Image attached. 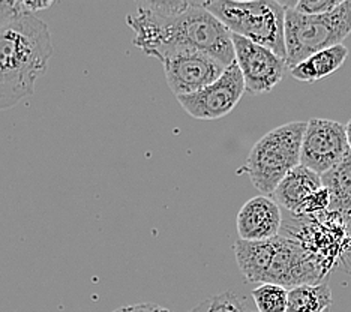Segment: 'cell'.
<instances>
[{"label": "cell", "instance_id": "obj_1", "mask_svg": "<svg viewBox=\"0 0 351 312\" xmlns=\"http://www.w3.org/2000/svg\"><path fill=\"white\" fill-rule=\"evenodd\" d=\"M132 44L161 62L174 50H198L224 67L236 62L231 32L202 2H140L126 15Z\"/></svg>", "mask_w": 351, "mask_h": 312}, {"label": "cell", "instance_id": "obj_2", "mask_svg": "<svg viewBox=\"0 0 351 312\" xmlns=\"http://www.w3.org/2000/svg\"><path fill=\"white\" fill-rule=\"evenodd\" d=\"M54 50L49 26L26 15L0 27V111L12 108L35 92Z\"/></svg>", "mask_w": 351, "mask_h": 312}, {"label": "cell", "instance_id": "obj_3", "mask_svg": "<svg viewBox=\"0 0 351 312\" xmlns=\"http://www.w3.org/2000/svg\"><path fill=\"white\" fill-rule=\"evenodd\" d=\"M207 11L213 14L233 35L263 45L287 59L285 50V12L284 2L275 0H212L202 2Z\"/></svg>", "mask_w": 351, "mask_h": 312}, {"label": "cell", "instance_id": "obj_4", "mask_svg": "<svg viewBox=\"0 0 351 312\" xmlns=\"http://www.w3.org/2000/svg\"><path fill=\"white\" fill-rule=\"evenodd\" d=\"M306 123L298 120L281 125L254 144L243 171L263 195L272 197L285 176L300 165Z\"/></svg>", "mask_w": 351, "mask_h": 312}, {"label": "cell", "instance_id": "obj_5", "mask_svg": "<svg viewBox=\"0 0 351 312\" xmlns=\"http://www.w3.org/2000/svg\"><path fill=\"white\" fill-rule=\"evenodd\" d=\"M351 34V0L324 15H302L291 8L285 12L287 69H291L311 56L341 45Z\"/></svg>", "mask_w": 351, "mask_h": 312}, {"label": "cell", "instance_id": "obj_6", "mask_svg": "<svg viewBox=\"0 0 351 312\" xmlns=\"http://www.w3.org/2000/svg\"><path fill=\"white\" fill-rule=\"evenodd\" d=\"M346 125L330 119H311L302 140L300 165L324 174L350 154Z\"/></svg>", "mask_w": 351, "mask_h": 312}, {"label": "cell", "instance_id": "obj_7", "mask_svg": "<svg viewBox=\"0 0 351 312\" xmlns=\"http://www.w3.org/2000/svg\"><path fill=\"white\" fill-rule=\"evenodd\" d=\"M161 63L176 98L200 92L217 82L227 69L219 60L198 50H174Z\"/></svg>", "mask_w": 351, "mask_h": 312}, {"label": "cell", "instance_id": "obj_8", "mask_svg": "<svg viewBox=\"0 0 351 312\" xmlns=\"http://www.w3.org/2000/svg\"><path fill=\"white\" fill-rule=\"evenodd\" d=\"M245 91L243 75L234 62L213 84L200 92L179 96L178 101L189 116L200 120H218L234 110Z\"/></svg>", "mask_w": 351, "mask_h": 312}, {"label": "cell", "instance_id": "obj_9", "mask_svg": "<svg viewBox=\"0 0 351 312\" xmlns=\"http://www.w3.org/2000/svg\"><path fill=\"white\" fill-rule=\"evenodd\" d=\"M234 58L241 69L246 91L252 93L270 92L281 82L287 63L269 48L255 44L250 39L231 34Z\"/></svg>", "mask_w": 351, "mask_h": 312}, {"label": "cell", "instance_id": "obj_10", "mask_svg": "<svg viewBox=\"0 0 351 312\" xmlns=\"http://www.w3.org/2000/svg\"><path fill=\"white\" fill-rule=\"evenodd\" d=\"M281 207L272 197H254L237 213V233L242 240L261 242L274 239L281 235Z\"/></svg>", "mask_w": 351, "mask_h": 312}, {"label": "cell", "instance_id": "obj_11", "mask_svg": "<svg viewBox=\"0 0 351 312\" xmlns=\"http://www.w3.org/2000/svg\"><path fill=\"white\" fill-rule=\"evenodd\" d=\"M323 188L322 176L309 168L299 165L293 171L285 176L284 180L279 183L275 189L272 198L278 203L279 207H282L287 212H290L293 216H298L303 203Z\"/></svg>", "mask_w": 351, "mask_h": 312}, {"label": "cell", "instance_id": "obj_12", "mask_svg": "<svg viewBox=\"0 0 351 312\" xmlns=\"http://www.w3.org/2000/svg\"><path fill=\"white\" fill-rule=\"evenodd\" d=\"M276 250V237L261 242H248L239 239L234 243L237 266L248 283L265 284L267 272Z\"/></svg>", "mask_w": 351, "mask_h": 312}, {"label": "cell", "instance_id": "obj_13", "mask_svg": "<svg viewBox=\"0 0 351 312\" xmlns=\"http://www.w3.org/2000/svg\"><path fill=\"white\" fill-rule=\"evenodd\" d=\"M348 56V48L341 44L337 47L327 48V50L318 51L303 60L299 65L290 69L291 75L303 83H314L324 77L332 75L337 72Z\"/></svg>", "mask_w": 351, "mask_h": 312}, {"label": "cell", "instance_id": "obj_14", "mask_svg": "<svg viewBox=\"0 0 351 312\" xmlns=\"http://www.w3.org/2000/svg\"><path fill=\"white\" fill-rule=\"evenodd\" d=\"M323 187L330 195V212L351 216V152L339 164L322 174Z\"/></svg>", "mask_w": 351, "mask_h": 312}, {"label": "cell", "instance_id": "obj_15", "mask_svg": "<svg viewBox=\"0 0 351 312\" xmlns=\"http://www.w3.org/2000/svg\"><path fill=\"white\" fill-rule=\"evenodd\" d=\"M332 303V290L327 283L300 285L289 290L287 312H326Z\"/></svg>", "mask_w": 351, "mask_h": 312}, {"label": "cell", "instance_id": "obj_16", "mask_svg": "<svg viewBox=\"0 0 351 312\" xmlns=\"http://www.w3.org/2000/svg\"><path fill=\"white\" fill-rule=\"evenodd\" d=\"M252 299L257 312H287L289 290L276 284H261L254 288Z\"/></svg>", "mask_w": 351, "mask_h": 312}, {"label": "cell", "instance_id": "obj_17", "mask_svg": "<svg viewBox=\"0 0 351 312\" xmlns=\"http://www.w3.org/2000/svg\"><path fill=\"white\" fill-rule=\"evenodd\" d=\"M189 312H252L246 308L242 298L233 291H226L203 300Z\"/></svg>", "mask_w": 351, "mask_h": 312}, {"label": "cell", "instance_id": "obj_18", "mask_svg": "<svg viewBox=\"0 0 351 312\" xmlns=\"http://www.w3.org/2000/svg\"><path fill=\"white\" fill-rule=\"evenodd\" d=\"M346 0H299V2H284L287 8H291L302 15H324L337 10Z\"/></svg>", "mask_w": 351, "mask_h": 312}, {"label": "cell", "instance_id": "obj_19", "mask_svg": "<svg viewBox=\"0 0 351 312\" xmlns=\"http://www.w3.org/2000/svg\"><path fill=\"white\" fill-rule=\"evenodd\" d=\"M20 17H26L20 0H0V27Z\"/></svg>", "mask_w": 351, "mask_h": 312}, {"label": "cell", "instance_id": "obj_20", "mask_svg": "<svg viewBox=\"0 0 351 312\" xmlns=\"http://www.w3.org/2000/svg\"><path fill=\"white\" fill-rule=\"evenodd\" d=\"M113 312H171V311L165 309L162 307L154 305V303H138V305L125 307L121 309H116Z\"/></svg>", "mask_w": 351, "mask_h": 312}, {"label": "cell", "instance_id": "obj_21", "mask_svg": "<svg viewBox=\"0 0 351 312\" xmlns=\"http://www.w3.org/2000/svg\"><path fill=\"white\" fill-rule=\"evenodd\" d=\"M346 132H347V141H348V146L351 150V119L348 120V123L346 125Z\"/></svg>", "mask_w": 351, "mask_h": 312}]
</instances>
